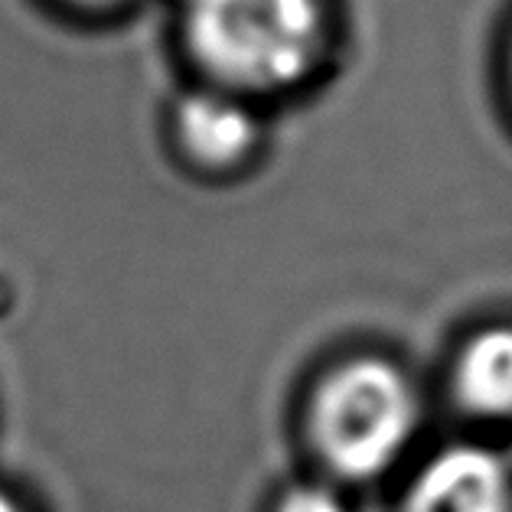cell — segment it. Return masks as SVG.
<instances>
[{"label": "cell", "mask_w": 512, "mask_h": 512, "mask_svg": "<svg viewBox=\"0 0 512 512\" xmlns=\"http://www.w3.org/2000/svg\"><path fill=\"white\" fill-rule=\"evenodd\" d=\"M190 46L222 85L271 92L294 85L323 43L320 0H193Z\"/></svg>", "instance_id": "1"}, {"label": "cell", "mask_w": 512, "mask_h": 512, "mask_svg": "<svg viewBox=\"0 0 512 512\" xmlns=\"http://www.w3.org/2000/svg\"><path fill=\"white\" fill-rule=\"evenodd\" d=\"M418 421L415 392L398 369L356 359L320 385L310 408V434L327 467L349 480L389 470Z\"/></svg>", "instance_id": "2"}, {"label": "cell", "mask_w": 512, "mask_h": 512, "mask_svg": "<svg viewBox=\"0 0 512 512\" xmlns=\"http://www.w3.org/2000/svg\"><path fill=\"white\" fill-rule=\"evenodd\" d=\"M405 512H512V464L477 444H454L418 470Z\"/></svg>", "instance_id": "3"}, {"label": "cell", "mask_w": 512, "mask_h": 512, "mask_svg": "<svg viewBox=\"0 0 512 512\" xmlns=\"http://www.w3.org/2000/svg\"><path fill=\"white\" fill-rule=\"evenodd\" d=\"M177 128L186 151L203 164H232L252 151L258 124L239 98L222 92H196L177 111Z\"/></svg>", "instance_id": "4"}, {"label": "cell", "mask_w": 512, "mask_h": 512, "mask_svg": "<svg viewBox=\"0 0 512 512\" xmlns=\"http://www.w3.org/2000/svg\"><path fill=\"white\" fill-rule=\"evenodd\" d=\"M457 395L486 418L512 415V330L493 327L473 336L457 362Z\"/></svg>", "instance_id": "5"}, {"label": "cell", "mask_w": 512, "mask_h": 512, "mask_svg": "<svg viewBox=\"0 0 512 512\" xmlns=\"http://www.w3.org/2000/svg\"><path fill=\"white\" fill-rule=\"evenodd\" d=\"M274 512H346V506L330 486L301 483V486H291V490L281 496V503Z\"/></svg>", "instance_id": "6"}, {"label": "cell", "mask_w": 512, "mask_h": 512, "mask_svg": "<svg viewBox=\"0 0 512 512\" xmlns=\"http://www.w3.org/2000/svg\"><path fill=\"white\" fill-rule=\"evenodd\" d=\"M0 512H23V509H20L7 493H0Z\"/></svg>", "instance_id": "7"}, {"label": "cell", "mask_w": 512, "mask_h": 512, "mask_svg": "<svg viewBox=\"0 0 512 512\" xmlns=\"http://www.w3.org/2000/svg\"><path fill=\"white\" fill-rule=\"evenodd\" d=\"M82 4H108V0H82Z\"/></svg>", "instance_id": "8"}]
</instances>
